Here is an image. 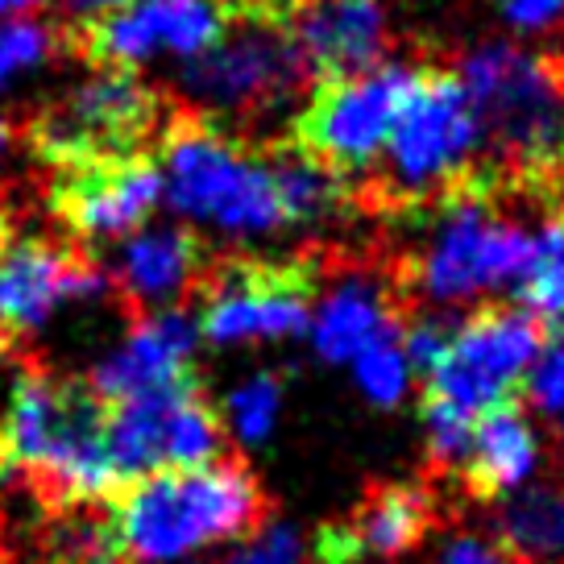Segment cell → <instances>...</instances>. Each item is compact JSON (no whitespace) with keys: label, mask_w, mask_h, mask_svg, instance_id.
<instances>
[{"label":"cell","mask_w":564,"mask_h":564,"mask_svg":"<svg viewBox=\"0 0 564 564\" xmlns=\"http://www.w3.org/2000/svg\"><path fill=\"white\" fill-rule=\"evenodd\" d=\"M25 490L54 514L100 502L121 481L105 453V403L88 378L25 361L0 403V486Z\"/></svg>","instance_id":"obj_1"},{"label":"cell","mask_w":564,"mask_h":564,"mask_svg":"<svg viewBox=\"0 0 564 564\" xmlns=\"http://www.w3.org/2000/svg\"><path fill=\"white\" fill-rule=\"evenodd\" d=\"M105 502V523H96L100 552L138 564H171L195 547L249 540L270 519V498L241 457L133 477Z\"/></svg>","instance_id":"obj_2"},{"label":"cell","mask_w":564,"mask_h":564,"mask_svg":"<svg viewBox=\"0 0 564 564\" xmlns=\"http://www.w3.org/2000/svg\"><path fill=\"white\" fill-rule=\"evenodd\" d=\"M457 79L481 133L477 183L564 192V67L540 54L486 42L460 58Z\"/></svg>","instance_id":"obj_3"},{"label":"cell","mask_w":564,"mask_h":564,"mask_svg":"<svg viewBox=\"0 0 564 564\" xmlns=\"http://www.w3.org/2000/svg\"><path fill=\"white\" fill-rule=\"evenodd\" d=\"M312 75L282 25L279 0H232L225 34L178 70V105L229 138L295 117Z\"/></svg>","instance_id":"obj_4"},{"label":"cell","mask_w":564,"mask_h":564,"mask_svg":"<svg viewBox=\"0 0 564 564\" xmlns=\"http://www.w3.org/2000/svg\"><path fill=\"white\" fill-rule=\"evenodd\" d=\"M378 159L382 166H370L349 183V199L373 195V204L406 208V204H448L460 192L481 187L477 183L481 133L457 70H420Z\"/></svg>","instance_id":"obj_5"},{"label":"cell","mask_w":564,"mask_h":564,"mask_svg":"<svg viewBox=\"0 0 564 564\" xmlns=\"http://www.w3.org/2000/svg\"><path fill=\"white\" fill-rule=\"evenodd\" d=\"M166 199L178 216L204 220L229 237H265L286 229L262 145L229 138L225 129L175 108L162 133Z\"/></svg>","instance_id":"obj_6"},{"label":"cell","mask_w":564,"mask_h":564,"mask_svg":"<svg viewBox=\"0 0 564 564\" xmlns=\"http://www.w3.org/2000/svg\"><path fill=\"white\" fill-rule=\"evenodd\" d=\"M171 112L175 105H166V96L141 84L133 70L100 67L79 88L34 112L25 141L46 166L150 154V145L166 133Z\"/></svg>","instance_id":"obj_7"},{"label":"cell","mask_w":564,"mask_h":564,"mask_svg":"<svg viewBox=\"0 0 564 564\" xmlns=\"http://www.w3.org/2000/svg\"><path fill=\"white\" fill-rule=\"evenodd\" d=\"M316 265L307 258H253L232 253L204 262L192 300L195 333L212 345L237 340H279L295 336L312 319Z\"/></svg>","instance_id":"obj_8"},{"label":"cell","mask_w":564,"mask_h":564,"mask_svg":"<svg viewBox=\"0 0 564 564\" xmlns=\"http://www.w3.org/2000/svg\"><path fill=\"white\" fill-rule=\"evenodd\" d=\"M423 67H399V63H382V67L352 75V79H333V84H316V91L300 105L291 117V145H300L303 154L324 162L333 175L352 183L378 166V154L387 145L390 129L399 108L415 88Z\"/></svg>","instance_id":"obj_9"},{"label":"cell","mask_w":564,"mask_h":564,"mask_svg":"<svg viewBox=\"0 0 564 564\" xmlns=\"http://www.w3.org/2000/svg\"><path fill=\"white\" fill-rule=\"evenodd\" d=\"M544 340L547 324L535 312L486 303L469 319H460L441 361L423 373V399H436L477 420L486 406L519 399V387Z\"/></svg>","instance_id":"obj_10"},{"label":"cell","mask_w":564,"mask_h":564,"mask_svg":"<svg viewBox=\"0 0 564 564\" xmlns=\"http://www.w3.org/2000/svg\"><path fill=\"white\" fill-rule=\"evenodd\" d=\"M486 187H469L444 204V220L420 262L406 270L423 300L460 303L481 291L519 286L531 265V232L490 212Z\"/></svg>","instance_id":"obj_11"},{"label":"cell","mask_w":564,"mask_h":564,"mask_svg":"<svg viewBox=\"0 0 564 564\" xmlns=\"http://www.w3.org/2000/svg\"><path fill=\"white\" fill-rule=\"evenodd\" d=\"M232 0H133L124 9L84 18L67 30V54L91 67L133 70L154 54L195 58L225 34Z\"/></svg>","instance_id":"obj_12"},{"label":"cell","mask_w":564,"mask_h":564,"mask_svg":"<svg viewBox=\"0 0 564 564\" xmlns=\"http://www.w3.org/2000/svg\"><path fill=\"white\" fill-rule=\"evenodd\" d=\"M162 199V166L150 154L51 166L54 220L75 237H121L150 220Z\"/></svg>","instance_id":"obj_13"},{"label":"cell","mask_w":564,"mask_h":564,"mask_svg":"<svg viewBox=\"0 0 564 564\" xmlns=\"http://www.w3.org/2000/svg\"><path fill=\"white\" fill-rule=\"evenodd\" d=\"M108 291V274L88 249L51 237L9 241L0 249V333L18 345L58 303Z\"/></svg>","instance_id":"obj_14"},{"label":"cell","mask_w":564,"mask_h":564,"mask_svg":"<svg viewBox=\"0 0 564 564\" xmlns=\"http://www.w3.org/2000/svg\"><path fill=\"white\" fill-rule=\"evenodd\" d=\"M279 9L312 84L382 67L390 46L387 0H279Z\"/></svg>","instance_id":"obj_15"},{"label":"cell","mask_w":564,"mask_h":564,"mask_svg":"<svg viewBox=\"0 0 564 564\" xmlns=\"http://www.w3.org/2000/svg\"><path fill=\"white\" fill-rule=\"evenodd\" d=\"M432 528H436V498L411 481H387V486H373L349 514L316 531V561H394L420 544Z\"/></svg>","instance_id":"obj_16"},{"label":"cell","mask_w":564,"mask_h":564,"mask_svg":"<svg viewBox=\"0 0 564 564\" xmlns=\"http://www.w3.org/2000/svg\"><path fill=\"white\" fill-rule=\"evenodd\" d=\"M208 249L199 241V232L187 225H154V229L133 232L108 274V291L121 300L129 319L171 312L183 300H192L195 282L204 274Z\"/></svg>","instance_id":"obj_17"},{"label":"cell","mask_w":564,"mask_h":564,"mask_svg":"<svg viewBox=\"0 0 564 564\" xmlns=\"http://www.w3.org/2000/svg\"><path fill=\"white\" fill-rule=\"evenodd\" d=\"M195 345H199V333L187 312L171 307V312L141 316L133 319L121 349L88 373V382L100 394V403H121V399L145 394V390L192 382Z\"/></svg>","instance_id":"obj_18"},{"label":"cell","mask_w":564,"mask_h":564,"mask_svg":"<svg viewBox=\"0 0 564 564\" xmlns=\"http://www.w3.org/2000/svg\"><path fill=\"white\" fill-rule=\"evenodd\" d=\"M535 432L528 423V411L519 399H502V403L486 406L474 420V436H469V453L460 460V486L469 498L481 502H498L514 494L531 474H535Z\"/></svg>","instance_id":"obj_19"},{"label":"cell","mask_w":564,"mask_h":564,"mask_svg":"<svg viewBox=\"0 0 564 564\" xmlns=\"http://www.w3.org/2000/svg\"><path fill=\"white\" fill-rule=\"evenodd\" d=\"M399 324H403V312H399L394 295L373 286L370 279H345L316 312L312 340H316L319 357L336 366V361H352L370 340Z\"/></svg>","instance_id":"obj_20"},{"label":"cell","mask_w":564,"mask_h":564,"mask_svg":"<svg viewBox=\"0 0 564 564\" xmlns=\"http://www.w3.org/2000/svg\"><path fill=\"white\" fill-rule=\"evenodd\" d=\"M494 535L528 564H564V481L507 494Z\"/></svg>","instance_id":"obj_21"},{"label":"cell","mask_w":564,"mask_h":564,"mask_svg":"<svg viewBox=\"0 0 564 564\" xmlns=\"http://www.w3.org/2000/svg\"><path fill=\"white\" fill-rule=\"evenodd\" d=\"M54 54H67V30L34 18L4 21L0 25V88L13 84L18 75L46 67Z\"/></svg>","instance_id":"obj_22"},{"label":"cell","mask_w":564,"mask_h":564,"mask_svg":"<svg viewBox=\"0 0 564 564\" xmlns=\"http://www.w3.org/2000/svg\"><path fill=\"white\" fill-rule=\"evenodd\" d=\"M403 328V324H399ZM399 328L382 333L378 340H370L366 349L352 357V373H357V387L361 394L378 406H394L403 399L406 382H411V366L399 345Z\"/></svg>","instance_id":"obj_23"},{"label":"cell","mask_w":564,"mask_h":564,"mask_svg":"<svg viewBox=\"0 0 564 564\" xmlns=\"http://www.w3.org/2000/svg\"><path fill=\"white\" fill-rule=\"evenodd\" d=\"M282 411V378L279 373H258L246 387H237L229 394V423L237 432V441L258 444L274 432Z\"/></svg>","instance_id":"obj_24"},{"label":"cell","mask_w":564,"mask_h":564,"mask_svg":"<svg viewBox=\"0 0 564 564\" xmlns=\"http://www.w3.org/2000/svg\"><path fill=\"white\" fill-rule=\"evenodd\" d=\"M423 427H427V457L436 469H460V460L469 453V436H474V420L460 415L453 406L423 399Z\"/></svg>","instance_id":"obj_25"},{"label":"cell","mask_w":564,"mask_h":564,"mask_svg":"<svg viewBox=\"0 0 564 564\" xmlns=\"http://www.w3.org/2000/svg\"><path fill=\"white\" fill-rule=\"evenodd\" d=\"M216 564H303V544L300 535L291 528H282V523H265L262 531H253L246 544L229 552L225 561Z\"/></svg>","instance_id":"obj_26"},{"label":"cell","mask_w":564,"mask_h":564,"mask_svg":"<svg viewBox=\"0 0 564 564\" xmlns=\"http://www.w3.org/2000/svg\"><path fill=\"white\" fill-rule=\"evenodd\" d=\"M441 564H528L514 547L486 531H460L441 552Z\"/></svg>","instance_id":"obj_27"},{"label":"cell","mask_w":564,"mask_h":564,"mask_svg":"<svg viewBox=\"0 0 564 564\" xmlns=\"http://www.w3.org/2000/svg\"><path fill=\"white\" fill-rule=\"evenodd\" d=\"M498 9L519 34H556L564 25V0H498Z\"/></svg>","instance_id":"obj_28"},{"label":"cell","mask_w":564,"mask_h":564,"mask_svg":"<svg viewBox=\"0 0 564 564\" xmlns=\"http://www.w3.org/2000/svg\"><path fill=\"white\" fill-rule=\"evenodd\" d=\"M58 564H117L108 552H100V547H84V552H70V556H63Z\"/></svg>","instance_id":"obj_29"},{"label":"cell","mask_w":564,"mask_h":564,"mask_svg":"<svg viewBox=\"0 0 564 564\" xmlns=\"http://www.w3.org/2000/svg\"><path fill=\"white\" fill-rule=\"evenodd\" d=\"M46 0H0V18H21V13H34Z\"/></svg>","instance_id":"obj_30"},{"label":"cell","mask_w":564,"mask_h":564,"mask_svg":"<svg viewBox=\"0 0 564 564\" xmlns=\"http://www.w3.org/2000/svg\"><path fill=\"white\" fill-rule=\"evenodd\" d=\"M9 237H13V225H9V208H4V199H0V249L9 246Z\"/></svg>","instance_id":"obj_31"},{"label":"cell","mask_w":564,"mask_h":564,"mask_svg":"<svg viewBox=\"0 0 564 564\" xmlns=\"http://www.w3.org/2000/svg\"><path fill=\"white\" fill-rule=\"evenodd\" d=\"M9 141H13V124H9L4 117H0V154L9 150Z\"/></svg>","instance_id":"obj_32"},{"label":"cell","mask_w":564,"mask_h":564,"mask_svg":"<svg viewBox=\"0 0 564 564\" xmlns=\"http://www.w3.org/2000/svg\"><path fill=\"white\" fill-rule=\"evenodd\" d=\"M561 423H564V415H561Z\"/></svg>","instance_id":"obj_33"}]
</instances>
